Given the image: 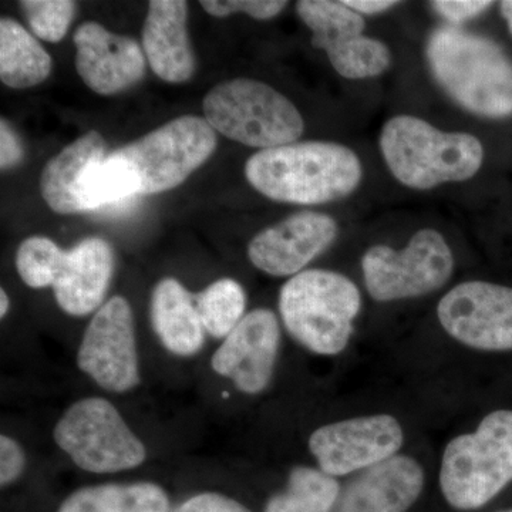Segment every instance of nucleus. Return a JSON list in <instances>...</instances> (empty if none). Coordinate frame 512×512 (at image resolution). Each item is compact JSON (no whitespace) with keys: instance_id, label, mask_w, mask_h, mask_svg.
Segmentation results:
<instances>
[{"instance_id":"f257e3e1","label":"nucleus","mask_w":512,"mask_h":512,"mask_svg":"<svg viewBox=\"0 0 512 512\" xmlns=\"http://www.w3.org/2000/svg\"><path fill=\"white\" fill-rule=\"evenodd\" d=\"M248 183L264 197L320 205L349 197L362 183L355 151L330 141H305L259 150L245 164Z\"/></svg>"},{"instance_id":"f03ea898","label":"nucleus","mask_w":512,"mask_h":512,"mask_svg":"<svg viewBox=\"0 0 512 512\" xmlns=\"http://www.w3.org/2000/svg\"><path fill=\"white\" fill-rule=\"evenodd\" d=\"M427 63L441 89L484 119L512 117V59L490 37L444 25L430 33Z\"/></svg>"},{"instance_id":"7ed1b4c3","label":"nucleus","mask_w":512,"mask_h":512,"mask_svg":"<svg viewBox=\"0 0 512 512\" xmlns=\"http://www.w3.org/2000/svg\"><path fill=\"white\" fill-rule=\"evenodd\" d=\"M379 144L390 173L412 190L470 180L484 161L483 144L473 134L441 131L413 116L387 121Z\"/></svg>"},{"instance_id":"20e7f679","label":"nucleus","mask_w":512,"mask_h":512,"mask_svg":"<svg viewBox=\"0 0 512 512\" xmlns=\"http://www.w3.org/2000/svg\"><path fill=\"white\" fill-rule=\"evenodd\" d=\"M362 295L348 276L328 269H308L292 276L279 292V312L286 330L303 348L336 356L349 345Z\"/></svg>"},{"instance_id":"39448f33","label":"nucleus","mask_w":512,"mask_h":512,"mask_svg":"<svg viewBox=\"0 0 512 512\" xmlns=\"http://www.w3.org/2000/svg\"><path fill=\"white\" fill-rule=\"evenodd\" d=\"M512 483V410L487 414L474 433L448 441L440 468L441 493L458 511H473Z\"/></svg>"},{"instance_id":"423d86ee","label":"nucleus","mask_w":512,"mask_h":512,"mask_svg":"<svg viewBox=\"0 0 512 512\" xmlns=\"http://www.w3.org/2000/svg\"><path fill=\"white\" fill-rule=\"evenodd\" d=\"M202 107L215 131L261 150L296 143L305 130L295 104L258 80L241 77L218 84L205 96Z\"/></svg>"},{"instance_id":"0eeeda50","label":"nucleus","mask_w":512,"mask_h":512,"mask_svg":"<svg viewBox=\"0 0 512 512\" xmlns=\"http://www.w3.org/2000/svg\"><path fill=\"white\" fill-rule=\"evenodd\" d=\"M53 439L74 466L87 473L133 470L147 458V448L119 410L103 397L73 403L57 421Z\"/></svg>"},{"instance_id":"6e6552de","label":"nucleus","mask_w":512,"mask_h":512,"mask_svg":"<svg viewBox=\"0 0 512 512\" xmlns=\"http://www.w3.org/2000/svg\"><path fill=\"white\" fill-rule=\"evenodd\" d=\"M217 134L207 120L183 116L113 151L136 174L140 194H160L178 187L212 156Z\"/></svg>"},{"instance_id":"1a4fd4ad","label":"nucleus","mask_w":512,"mask_h":512,"mask_svg":"<svg viewBox=\"0 0 512 512\" xmlns=\"http://www.w3.org/2000/svg\"><path fill=\"white\" fill-rule=\"evenodd\" d=\"M362 271L375 301H402L443 288L453 275L454 256L441 232L424 228L400 251L387 245L367 249Z\"/></svg>"},{"instance_id":"9d476101","label":"nucleus","mask_w":512,"mask_h":512,"mask_svg":"<svg viewBox=\"0 0 512 512\" xmlns=\"http://www.w3.org/2000/svg\"><path fill=\"white\" fill-rule=\"evenodd\" d=\"M77 367L110 393H127L141 382L130 303L116 295L94 313L84 330Z\"/></svg>"},{"instance_id":"9b49d317","label":"nucleus","mask_w":512,"mask_h":512,"mask_svg":"<svg viewBox=\"0 0 512 512\" xmlns=\"http://www.w3.org/2000/svg\"><path fill=\"white\" fill-rule=\"evenodd\" d=\"M437 316L461 345L484 352L512 350V288L485 281L458 284L441 298Z\"/></svg>"},{"instance_id":"f8f14e48","label":"nucleus","mask_w":512,"mask_h":512,"mask_svg":"<svg viewBox=\"0 0 512 512\" xmlns=\"http://www.w3.org/2000/svg\"><path fill=\"white\" fill-rule=\"evenodd\" d=\"M403 441V429L397 419L390 414H375L319 427L309 437V450L320 470L336 478L397 456Z\"/></svg>"},{"instance_id":"ddd939ff","label":"nucleus","mask_w":512,"mask_h":512,"mask_svg":"<svg viewBox=\"0 0 512 512\" xmlns=\"http://www.w3.org/2000/svg\"><path fill=\"white\" fill-rule=\"evenodd\" d=\"M279 346L281 328L275 313L255 309L222 340L212 356V370L231 380L239 392L256 396L271 383Z\"/></svg>"},{"instance_id":"4468645a","label":"nucleus","mask_w":512,"mask_h":512,"mask_svg":"<svg viewBox=\"0 0 512 512\" xmlns=\"http://www.w3.org/2000/svg\"><path fill=\"white\" fill-rule=\"evenodd\" d=\"M338 224L328 214L302 211L256 234L248 245V258L271 276H295L326 251L338 238Z\"/></svg>"},{"instance_id":"2eb2a0df","label":"nucleus","mask_w":512,"mask_h":512,"mask_svg":"<svg viewBox=\"0 0 512 512\" xmlns=\"http://www.w3.org/2000/svg\"><path fill=\"white\" fill-rule=\"evenodd\" d=\"M76 69L83 83L101 96L124 92L146 76V55L133 37L86 22L74 33Z\"/></svg>"},{"instance_id":"dca6fc26","label":"nucleus","mask_w":512,"mask_h":512,"mask_svg":"<svg viewBox=\"0 0 512 512\" xmlns=\"http://www.w3.org/2000/svg\"><path fill=\"white\" fill-rule=\"evenodd\" d=\"M423 488L419 461L394 456L360 471L340 493L333 512H407Z\"/></svg>"},{"instance_id":"f3484780","label":"nucleus","mask_w":512,"mask_h":512,"mask_svg":"<svg viewBox=\"0 0 512 512\" xmlns=\"http://www.w3.org/2000/svg\"><path fill=\"white\" fill-rule=\"evenodd\" d=\"M114 262L113 247L99 237L83 239L66 251L52 286L59 308L74 318L99 311L113 278Z\"/></svg>"},{"instance_id":"a211bd4d","label":"nucleus","mask_w":512,"mask_h":512,"mask_svg":"<svg viewBox=\"0 0 512 512\" xmlns=\"http://www.w3.org/2000/svg\"><path fill=\"white\" fill-rule=\"evenodd\" d=\"M184 0H151L143 26V50L153 72L167 83H185L194 76L195 62L187 30Z\"/></svg>"},{"instance_id":"6ab92c4d","label":"nucleus","mask_w":512,"mask_h":512,"mask_svg":"<svg viewBox=\"0 0 512 512\" xmlns=\"http://www.w3.org/2000/svg\"><path fill=\"white\" fill-rule=\"evenodd\" d=\"M151 325L157 338L175 356L191 357L204 348L205 332L195 295L181 282L164 278L151 293Z\"/></svg>"},{"instance_id":"aec40b11","label":"nucleus","mask_w":512,"mask_h":512,"mask_svg":"<svg viewBox=\"0 0 512 512\" xmlns=\"http://www.w3.org/2000/svg\"><path fill=\"white\" fill-rule=\"evenodd\" d=\"M106 156V141L92 130L53 157L40 175V191L50 210L63 215L86 212L80 183L87 168Z\"/></svg>"},{"instance_id":"412c9836","label":"nucleus","mask_w":512,"mask_h":512,"mask_svg":"<svg viewBox=\"0 0 512 512\" xmlns=\"http://www.w3.org/2000/svg\"><path fill=\"white\" fill-rule=\"evenodd\" d=\"M167 491L161 485L109 483L79 488L70 494L57 512H170Z\"/></svg>"},{"instance_id":"4be33fe9","label":"nucleus","mask_w":512,"mask_h":512,"mask_svg":"<svg viewBox=\"0 0 512 512\" xmlns=\"http://www.w3.org/2000/svg\"><path fill=\"white\" fill-rule=\"evenodd\" d=\"M52 57L20 23L0 20V80L10 89H29L45 82Z\"/></svg>"},{"instance_id":"5701e85b","label":"nucleus","mask_w":512,"mask_h":512,"mask_svg":"<svg viewBox=\"0 0 512 512\" xmlns=\"http://www.w3.org/2000/svg\"><path fill=\"white\" fill-rule=\"evenodd\" d=\"M340 493L338 480L320 468L293 467L285 490L269 498L264 512H333Z\"/></svg>"},{"instance_id":"b1692460","label":"nucleus","mask_w":512,"mask_h":512,"mask_svg":"<svg viewBox=\"0 0 512 512\" xmlns=\"http://www.w3.org/2000/svg\"><path fill=\"white\" fill-rule=\"evenodd\" d=\"M299 18L311 29L312 46L328 50L350 37L362 36L365 19L343 2L302 0L296 5Z\"/></svg>"},{"instance_id":"393cba45","label":"nucleus","mask_w":512,"mask_h":512,"mask_svg":"<svg viewBox=\"0 0 512 512\" xmlns=\"http://www.w3.org/2000/svg\"><path fill=\"white\" fill-rule=\"evenodd\" d=\"M140 194V184L133 168L111 153L99 163L87 168L80 183V197L86 212L104 205L116 204Z\"/></svg>"},{"instance_id":"a878e982","label":"nucleus","mask_w":512,"mask_h":512,"mask_svg":"<svg viewBox=\"0 0 512 512\" xmlns=\"http://www.w3.org/2000/svg\"><path fill=\"white\" fill-rule=\"evenodd\" d=\"M205 332L215 339H225L244 319L247 295L235 279L222 278L195 295Z\"/></svg>"},{"instance_id":"bb28decb","label":"nucleus","mask_w":512,"mask_h":512,"mask_svg":"<svg viewBox=\"0 0 512 512\" xmlns=\"http://www.w3.org/2000/svg\"><path fill=\"white\" fill-rule=\"evenodd\" d=\"M326 55L335 72L349 80L380 76L392 64V53L386 43L365 35L330 47Z\"/></svg>"},{"instance_id":"cd10ccee","label":"nucleus","mask_w":512,"mask_h":512,"mask_svg":"<svg viewBox=\"0 0 512 512\" xmlns=\"http://www.w3.org/2000/svg\"><path fill=\"white\" fill-rule=\"evenodd\" d=\"M63 251L55 241L47 237H30L20 244L16 252V269L29 288L42 289L55 284L62 269Z\"/></svg>"},{"instance_id":"c85d7f7f","label":"nucleus","mask_w":512,"mask_h":512,"mask_svg":"<svg viewBox=\"0 0 512 512\" xmlns=\"http://www.w3.org/2000/svg\"><path fill=\"white\" fill-rule=\"evenodd\" d=\"M19 5L32 32L52 43L66 36L77 10V3L70 0H22Z\"/></svg>"},{"instance_id":"c756f323","label":"nucleus","mask_w":512,"mask_h":512,"mask_svg":"<svg viewBox=\"0 0 512 512\" xmlns=\"http://www.w3.org/2000/svg\"><path fill=\"white\" fill-rule=\"evenodd\" d=\"M202 9L214 18H227L234 13H247L256 20L274 19L288 6L281 0H202Z\"/></svg>"},{"instance_id":"7c9ffc66","label":"nucleus","mask_w":512,"mask_h":512,"mask_svg":"<svg viewBox=\"0 0 512 512\" xmlns=\"http://www.w3.org/2000/svg\"><path fill=\"white\" fill-rule=\"evenodd\" d=\"M494 2L485 0H434L430 2L431 9L446 19L451 26H460L468 20L478 18L487 12Z\"/></svg>"},{"instance_id":"2f4dec72","label":"nucleus","mask_w":512,"mask_h":512,"mask_svg":"<svg viewBox=\"0 0 512 512\" xmlns=\"http://www.w3.org/2000/svg\"><path fill=\"white\" fill-rule=\"evenodd\" d=\"M25 468V450L18 441L3 434L0 437V485L5 488L18 481Z\"/></svg>"},{"instance_id":"473e14b6","label":"nucleus","mask_w":512,"mask_h":512,"mask_svg":"<svg viewBox=\"0 0 512 512\" xmlns=\"http://www.w3.org/2000/svg\"><path fill=\"white\" fill-rule=\"evenodd\" d=\"M173 512H252L234 498L220 493H201L188 498Z\"/></svg>"},{"instance_id":"72a5a7b5","label":"nucleus","mask_w":512,"mask_h":512,"mask_svg":"<svg viewBox=\"0 0 512 512\" xmlns=\"http://www.w3.org/2000/svg\"><path fill=\"white\" fill-rule=\"evenodd\" d=\"M23 147L8 121H0V168L10 170L20 164Z\"/></svg>"},{"instance_id":"f704fd0d","label":"nucleus","mask_w":512,"mask_h":512,"mask_svg":"<svg viewBox=\"0 0 512 512\" xmlns=\"http://www.w3.org/2000/svg\"><path fill=\"white\" fill-rule=\"evenodd\" d=\"M343 3L362 16L379 15L399 5V2H393V0H345Z\"/></svg>"},{"instance_id":"c9c22d12","label":"nucleus","mask_w":512,"mask_h":512,"mask_svg":"<svg viewBox=\"0 0 512 512\" xmlns=\"http://www.w3.org/2000/svg\"><path fill=\"white\" fill-rule=\"evenodd\" d=\"M500 12L505 23H507L508 30H510L512 36V0H504V2H500Z\"/></svg>"},{"instance_id":"e433bc0d","label":"nucleus","mask_w":512,"mask_h":512,"mask_svg":"<svg viewBox=\"0 0 512 512\" xmlns=\"http://www.w3.org/2000/svg\"><path fill=\"white\" fill-rule=\"evenodd\" d=\"M10 308V299L5 289H0V318H5L8 315Z\"/></svg>"},{"instance_id":"4c0bfd02","label":"nucleus","mask_w":512,"mask_h":512,"mask_svg":"<svg viewBox=\"0 0 512 512\" xmlns=\"http://www.w3.org/2000/svg\"><path fill=\"white\" fill-rule=\"evenodd\" d=\"M504 512H512V511H504Z\"/></svg>"}]
</instances>
